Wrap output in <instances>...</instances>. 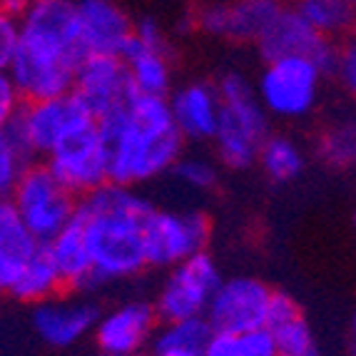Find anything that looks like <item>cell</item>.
Instances as JSON below:
<instances>
[{"instance_id": "74e56055", "label": "cell", "mask_w": 356, "mask_h": 356, "mask_svg": "<svg viewBox=\"0 0 356 356\" xmlns=\"http://www.w3.org/2000/svg\"><path fill=\"white\" fill-rule=\"evenodd\" d=\"M351 332H354V344H356V314H354V324H351Z\"/></svg>"}, {"instance_id": "9c48e42d", "label": "cell", "mask_w": 356, "mask_h": 356, "mask_svg": "<svg viewBox=\"0 0 356 356\" xmlns=\"http://www.w3.org/2000/svg\"><path fill=\"white\" fill-rule=\"evenodd\" d=\"M222 280L225 277L220 264L207 252H200L190 259L179 261L177 267L167 269L165 282L152 302L160 321L204 316Z\"/></svg>"}, {"instance_id": "8d00e7d4", "label": "cell", "mask_w": 356, "mask_h": 356, "mask_svg": "<svg viewBox=\"0 0 356 356\" xmlns=\"http://www.w3.org/2000/svg\"><path fill=\"white\" fill-rule=\"evenodd\" d=\"M130 356H152V351H137V354H130Z\"/></svg>"}, {"instance_id": "2e32d148", "label": "cell", "mask_w": 356, "mask_h": 356, "mask_svg": "<svg viewBox=\"0 0 356 356\" xmlns=\"http://www.w3.org/2000/svg\"><path fill=\"white\" fill-rule=\"evenodd\" d=\"M261 60H277V58H289V55H302V58H312L321 70H332L334 63V48L337 40L319 35L307 20L294 10V6H286L282 15L272 23V28L261 35V40L254 45Z\"/></svg>"}, {"instance_id": "3957f363", "label": "cell", "mask_w": 356, "mask_h": 356, "mask_svg": "<svg viewBox=\"0 0 356 356\" xmlns=\"http://www.w3.org/2000/svg\"><path fill=\"white\" fill-rule=\"evenodd\" d=\"M110 149V182L140 187L172 167L184 154L170 100L157 95H132L120 113L100 122Z\"/></svg>"}, {"instance_id": "d6986e66", "label": "cell", "mask_w": 356, "mask_h": 356, "mask_svg": "<svg viewBox=\"0 0 356 356\" xmlns=\"http://www.w3.org/2000/svg\"><path fill=\"white\" fill-rule=\"evenodd\" d=\"M45 247H48L55 267L63 277L65 291L83 294L88 289H95V269H92V259H90L88 242H85L83 227L75 220L60 232L58 237L50 239Z\"/></svg>"}, {"instance_id": "4316f807", "label": "cell", "mask_w": 356, "mask_h": 356, "mask_svg": "<svg viewBox=\"0 0 356 356\" xmlns=\"http://www.w3.org/2000/svg\"><path fill=\"white\" fill-rule=\"evenodd\" d=\"M267 329L274 334L280 356H324L321 354V346L316 344L314 332H312L307 316L302 312L286 316V319L274 321Z\"/></svg>"}, {"instance_id": "cb8c5ba5", "label": "cell", "mask_w": 356, "mask_h": 356, "mask_svg": "<svg viewBox=\"0 0 356 356\" xmlns=\"http://www.w3.org/2000/svg\"><path fill=\"white\" fill-rule=\"evenodd\" d=\"M257 165L261 167V172L267 175L272 182L286 184L294 182L307 167V154H304L302 145L297 140H291L289 135H272L267 137V143L261 145Z\"/></svg>"}, {"instance_id": "8992f818", "label": "cell", "mask_w": 356, "mask_h": 356, "mask_svg": "<svg viewBox=\"0 0 356 356\" xmlns=\"http://www.w3.org/2000/svg\"><path fill=\"white\" fill-rule=\"evenodd\" d=\"M13 202L28 232L40 244H48L75 220L80 197L60 182L48 165L30 162L13 190Z\"/></svg>"}, {"instance_id": "7402d4cb", "label": "cell", "mask_w": 356, "mask_h": 356, "mask_svg": "<svg viewBox=\"0 0 356 356\" xmlns=\"http://www.w3.org/2000/svg\"><path fill=\"white\" fill-rule=\"evenodd\" d=\"M63 291H65L63 277H60L58 267H55L48 247L40 244V247L33 252V257L25 261L18 282H15V286L10 289V297L18 299L20 304L35 307V304L45 302V299L58 297Z\"/></svg>"}, {"instance_id": "ffe728a7", "label": "cell", "mask_w": 356, "mask_h": 356, "mask_svg": "<svg viewBox=\"0 0 356 356\" xmlns=\"http://www.w3.org/2000/svg\"><path fill=\"white\" fill-rule=\"evenodd\" d=\"M130 75L132 90L137 95H157L167 97L172 92V55L165 48H147L132 38L130 48L122 55Z\"/></svg>"}, {"instance_id": "4dcf8cb0", "label": "cell", "mask_w": 356, "mask_h": 356, "mask_svg": "<svg viewBox=\"0 0 356 356\" xmlns=\"http://www.w3.org/2000/svg\"><path fill=\"white\" fill-rule=\"evenodd\" d=\"M329 77H334L339 88L349 97H356V30L337 40Z\"/></svg>"}, {"instance_id": "f546056e", "label": "cell", "mask_w": 356, "mask_h": 356, "mask_svg": "<svg viewBox=\"0 0 356 356\" xmlns=\"http://www.w3.org/2000/svg\"><path fill=\"white\" fill-rule=\"evenodd\" d=\"M172 175L182 187L192 192H207L217 187V165L202 154H182L172 167Z\"/></svg>"}, {"instance_id": "d6a6232c", "label": "cell", "mask_w": 356, "mask_h": 356, "mask_svg": "<svg viewBox=\"0 0 356 356\" xmlns=\"http://www.w3.org/2000/svg\"><path fill=\"white\" fill-rule=\"evenodd\" d=\"M23 102L25 97L18 90V85H15V80L10 77V72L0 70V130L18 118Z\"/></svg>"}, {"instance_id": "d4e9b609", "label": "cell", "mask_w": 356, "mask_h": 356, "mask_svg": "<svg viewBox=\"0 0 356 356\" xmlns=\"http://www.w3.org/2000/svg\"><path fill=\"white\" fill-rule=\"evenodd\" d=\"M319 157L329 167H356V113L332 120L319 135Z\"/></svg>"}, {"instance_id": "5b68a950", "label": "cell", "mask_w": 356, "mask_h": 356, "mask_svg": "<svg viewBox=\"0 0 356 356\" xmlns=\"http://www.w3.org/2000/svg\"><path fill=\"white\" fill-rule=\"evenodd\" d=\"M327 77L312 58L289 55L267 60L257 75V97L272 120L297 122L316 110Z\"/></svg>"}, {"instance_id": "6da1fadb", "label": "cell", "mask_w": 356, "mask_h": 356, "mask_svg": "<svg viewBox=\"0 0 356 356\" xmlns=\"http://www.w3.org/2000/svg\"><path fill=\"white\" fill-rule=\"evenodd\" d=\"M20 48L8 67L25 100L72 92L88 53L80 40L77 0H33L20 15Z\"/></svg>"}, {"instance_id": "9a60e30c", "label": "cell", "mask_w": 356, "mask_h": 356, "mask_svg": "<svg viewBox=\"0 0 356 356\" xmlns=\"http://www.w3.org/2000/svg\"><path fill=\"white\" fill-rule=\"evenodd\" d=\"M70 294L72 297L58 294L33 307V314H30L33 332L50 349H72L83 339L92 337L102 314L90 299H83L75 291Z\"/></svg>"}, {"instance_id": "1f68e13d", "label": "cell", "mask_w": 356, "mask_h": 356, "mask_svg": "<svg viewBox=\"0 0 356 356\" xmlns=\"http://www.w3.org/2000/svg\"><path fill=\"white\" fill-rule=\"evenodd\" d=\"M20 48V20L18 15L0 10V70H8Z\"/></svg>"}, {"instance_id": "7a4b0ae2", "label": "cell", "mask_w": 356, "mask_h": 356, "mask_svg": "<svg viewBox=\"0 0 356 356\" xmlns=\"http://www.w3.org/2000/svg\"><path fill=\"white\" fill-rule=\"evenodd\" d=\"M149 212L147 197L125 184L107 182L80 197L75 222L83 227L97 286L135 280L149 269L145 257V220Z\"/></svg>"}, {"instance_id": "44dd1931", "label": "cell", "mask_w": 356, "mask_h": 356, "mask_svg": "<svg viewBox=\"0 0 356 356\" xmlns=\"http://www.w3.org/2000/svg\"><path fill=\"white\" fill-rule=\"evenodd\" d=\"M214 329L207 316L160 321L149 351L152 356H204Z\"/></svg>"}, {"instance_id": "7c38bea8", "label": "cell", "mask_w": 356, "mask_h": 356, "mask_svg": "<svg viewBox=\"0 0 356 356\" xmlns=\"http://www.w3.org/2000/svg\"><path fill=\"white\" fill-rule=\"evenodd\" d=\"M284 8V0H212L197 10L195 20L209 38L257 45Z\"/></svg>"}, {"instance_id": "484cf974", "label": "cell", "mask_w": 356, "mask_h": 356, "mask_svg": "<svg viewBox=\"0 0 356 356\" xmlns=\"http://www.w3.org/2000/svg\"><path fill=\"white\" fill-rule=\"evenodd\" d=\"M204 356H280L274 334L264 329L254 332H214Z\"/></svg>"}, {"instance_id": "8fae6325", "label": "cell", "mask_w": 356, "mask_h": 356, "mask_svg": "<svg viewBox=\"0 0 356 356\" xmlns=\"http://www.w3.org/2000/svg\"><path fill=\"white\" fill-rule=\"evenodd\" d=\"M274 289L259 277L237 274L227 277L214 291L207 307V321L214 332H254L264 329L269 319V304Z\"/></svg>"}, {"instance_id": "ac0fdd59", "label": "cell", "mask_w": 356, "mask_h": 356, "mask_svg": "<svg viewBox=\"0 0 356 356\" xmlns=\"http://www.w3.org/2000/svg\"><path fill=\"white\" fill-rule=\"evenodd\" d=\"M175 125L187 143H212L220 125L222 100L217 85L207 80H190L167 95Z\"/></svg>"}, {"instance_id": "83f0119b", "label": "cell", "mask_w": 356, "mask_h": 356, "mask_svg": "<svg viewBox=\"0 0 356 356\" xmlns=\"http://www.w3.org/2000/svg\"><path fill=\"white\" fill-rule=\"evenodd\" d=\"M0 247L25 252H35L40 247V242L23 225L18 207H15L10 195H0Z\"/></svg>"}, {"instance_id": "e0dca14e", "label": "cell", "mask_w": 356, "mask_h": 356, "mask_svg": "<svg viewBox=\"0 0 356 356\" xmlns=\"http://www.w3.org/2000/svg\"><path fill=\"white\" fill-rule=\"evenodd\" d=\"M77 23L88 55L122 58L135 38V20L120 0H77Z\"/></svg>"}, {"instance_id": "836d02e7", "label": "cell", "mask_w": 356, "mask_h": 356, "mask_svg": "<svg viewBox=\"0 0 356 356\" xmlns=\"http://www.w3.org/2000/svg\"><path fill=\"white\" fill-rule=\"evenodd\" d=\"M33 257V252L25 250H10V247H0V294H10V289L18 282L23 272L25 261Z\"/></svg>"}, {"instance_id": "f1b7e54d", "label": "cell", "mask_w": 356, "mask_h": 356, "mask_svg": "<svg viewBox=\"0 0 356 356\" xmlns=\"http://www.w3.org/2000/svg\"><path fill=\"white\" fill-rule=\"evenodd\" d=\"M30 157L25 154V149L13 140L10 130L3 127L0 130V195H13L18 179L23 177V172L28 170Z\"/></svg>"}, {"instance_id": "5bb4252c", "label": "cell", "mask_w": 356, "mask_h": 356, "mask_svg": "<svg viewBox=\"0 0 356 356\" xmlns=\"http://www.w3.org/2000/svg\"><path fill=\"white\" fill-rule=\"evenodd\" d=\"M157 327L160 316L154 304L130 299L100 314L92 339L102 356H130L137 351H149Z\"/></svg>"}, {"instance_id": "603a6c76", "label": "cell", "mask_w": 356, "mask_h": 356, "mask_svg": "<svg viewBox=\"0 0 356 356\" xmlns=\"http://www.w3.org/2000/svg\"><path fill=\"white\" fill-rule=\"evenodd\" d=\"M294 10L329 40L356 30V0H294Z\"/></svg>"}, {"instance_id": "4fadbf2b", "label": "cell", "mask_w": 356, "mask_h": 356, "mask_svg": "<svg viewBox=\"0 0 356 356\" xmlns=\"http://www.w3.org/2000/svg\"><path fill=\"white\" fill-rule=\"evenodd\" d=\"M72 92L95 120H107L135 95L125 60L118 55H88L75 72Z\"/></svg>"}, {"instance_id": "e575fe53", "label": "cell", "mask_w": 356, "mask_h": 356, "mask_svg": "<svg viewBox=\"0 0 356 356\" xmlns=\"http://www.w3.org/2000/svg\"><path fill=\"white\" fill-rule=\"evenodd\" d=\"M135 40L147 45V48H165L170 50V40L167 33L154 18H140L135 20Z\"/></svg>"}, {"instance_id": "ba28073f", "label": "cell", "mask_w": 356, "mask_h": 356, "mask_svg": "<svg viewBox=\"0 0 356 356\" xmlns=\"http://www.w3.org/2000/svg\"><path fill=\"white\" fill-rule=\"evenodd\" d=\"M212 225L200 209H157L145 220V257L149 269H172L207 252Z\"/></svg>"}, {"instance_id": "30bf717a", "label": "cell", "mask_w": 356, "mask_h": 356, "mask_svg": "<svg viewBox=\"0 0 356 356\" xmlns=\"http://www.w3.org/2000/svg\"><path fill=\"white\" fill-rule=\"evenodd\" d=\"M88 118H92L88 107L77 100L75 92H67L48 100H25L18 118L8 125V130L33 160V157H48L60 140Z\"/></svg>"}, {"instance_id": "277c9868", "label": "cell", "mask_w": 356, "mask_h": 356, "mask_svg": "<svg viewBox=\"0 0 356 356\" xmlns=\"http://www.w3.org/2000/svg\"><path fill=\"white\" fill-rule=\"evenodd\" d=\"M222 110L214 132V152L227 170H250L257 165L261 145L272 135V118L261 107L257 88L239 70H227L217 80Z\"/></svg>"}, {"instance_id": "f35d334b", "label": "cell", "mask_w": 356, "mask_h": 356, "mask_svg": "<svg viewBox=\"0 0 356 356\" xmlns=\"http://www.w3.org/2000/svg\"><path fill=\"white\" fill-rule=\"evenodd\" d=\"M354 229H356V214H354Z\"/></svg>"}, {"instance_id": "52a82bcc", "label": "cell", "mask_w": 356, "mask_h": 356, "mask_svg": "<svg viewBox=\"0 0 356 356\" xmlns=\"http://www.w3.org/2000/svg\"><path fill=\"white\" fill-rule=\"evenodd\" d=\"M45 165L77 197L110 182V149L100 120L88 118L72 127L45 157Z\"/></svg>"}, {"instance_id": "d590c367", "label": "cell", "mask_w": 356, "mask_h": 356, "mask_svg": "<svg viewBox=\"0 0 356 356\" xmlns=\"http://www.w3.org/2000/svg\"><path fill=\"white\" fill-rule=\"evenodd\" d=\"M33 0H0V10L3 13H10V15H23V10L30 6Z\"/></svg>"}]
</instances>
